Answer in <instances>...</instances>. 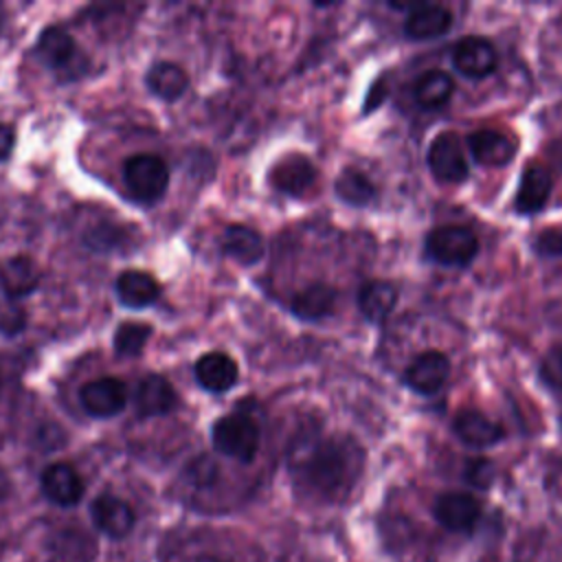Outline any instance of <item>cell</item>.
Masks as SVG:
<instances>
[{"instance_id": "4", "label": "cell", "mask_w": 562, "mask_h": 562, "mask_svg": "<svg viewBox=\"0 0 562 562\" xmlns=\"http://www.w3.org/2000/svg\"><path fill=\"white\" fill-rule=\"evenodd\" d=\"M123 184L136 202L154 204L169 187V167L156 154H134L123 162Z\"/></svg>"}, {"instance_id": "32", "label": "cell", "mask_w": 562, "mask_h": 562, "mask_svg": "<svg viewBox=\"0 0 562 562\" xmlns=\"http://www.w3.org/2000/svg\"><path fill=\"white\" fill-rule=\"evenodd\" d=\"M463 476L474 487H490V483L494 481V465L487 459H472L468 461Z\"/></svg>"}, {"instance_id": "11", "label": "cell", "mask_w": 562, "mask_h": 562, "mask_svg": "<svg viewBox=\"0 0 562 562\" xmlns=\"http://www.w3.org/2000/svg\"><path fill=\"white\" fill-rule=\"evenodd\" d=\"M432 514L448 531L470 533L481 518V503L468 492H443L437 496Z\"/></svg>"}, {"instance_id": "2", "label": "cell", "mask_w": 562, "mask_h": 562, "mask_svg": "<svg viewBox=\"0 0 562 562\" xmlns=\"http://www.w3.org/2000/svg\"><path fill=\"white\" fill-rule=\"evenodd\" d=\"M35 57L61 81H75L88 72V57L75 37L61 26H46L35 44Z\"/></svg>"}, {"instance_id": "8", "label": "cell", "mask_w": 562, "mask_h": 562, "mask_svg": "<svg viewBox=\"0 0 562 562\" xmlns=\"http://www.w3.org/2000/svg\"><path fill=\"white\" fill-rule=\"evenodd\" d=\"M79 402L83 411L92 417H99V419L114 417L127 406V386L119 378L103 375L81 386Z\"/></svg>"}, {"instance_id": "17", "label": "cell", "mask_w": 562, "mask_h": 562, "mask_svg": "<svg viewBox=\"0 0 562 562\" xmlns=\"http://www.w3.org/2000/svg\"><path fill=\"white\" fill-rule=\"evenodd\" d=\"M40 268L26 255H13L0 261V288L7 299L20 301L37 290L40 285Z\"/></svg>"}, {"instance_id": "37", "label": "cell", "mask_w": 562, "mask_h": 562, "mask_svg": "<svg viewBox=\"0 0 562 562\" xmlns=\"http://www.w3.org/2000/svg\"><path fill=\"white\" fill-rule=\"evenodd\" d=\"M193 562H226V560H222V558H217V555H209V553H204V555H198Z\"/></svg>"}, {"instance_id": "35", "label": "cell", "mask_w": 562, "mask_h": 562, "mask_svg": "<svg viewBox=\"0 0 562 562\" xmlns=\"http://www.w3.org/2000/svg\"><path fill=\"white\" fill-rule=\"evenodd\" d=\"M384 94H386V88L382 86V81L380 83H375L373 88H371V92H369V97H367V108H364V112H369V110H373V108H378L380 103H382V99H384Z\"/></svg>"}, {"instance_id": "5", "label": "cell", "mask_w": 562, "mask_h": 562, "mask_svg": "<svg viewBox=\"0 0 562 562\" xmlns=\"http://www.w3.org/2000/svg\"><path fill=\"white\" fill-rule=\"evenodd\" d=\"M426 255L441 266H468L479 252L476 235L459 224L437 226L426 235Z\"/></svg>"}, {"instance_id": "16", "label": "cell", "mask_w": 562, "mask_h": 562, "mask_svg": "<svg viewBox=\"0 0 562 562\" xmlns=\"http://www.w3.org/2000/svg\"><path fill=\"white\" fill-rule=\"evenodd\" d=\"M193 375L204 391L226 393L239 380V369H237V362L228 353L209 351L195 360Z\"/></svg>"}, {"instance_id": "12", "label": "cell", "mask_w": 562, "mask_h": 562, "mask_svg": "<svg viewBox=\"0 0 562 562\" xmlns=\"http://www.w3.org/2000/svg\"><path fill=\"white\" fill-rule=\"evenodd\" d=\"M551 189H553L551 169L538 160L527 162L520 173V184H518L516 200H514L516 213L533 215V213L542 211V206L547 204V200L551 195Z\"/></svg>"}, {"instance_id": "25", "label": "cell", "mask_w": 562, "mask_h": 562, "mask_svg": "<svg viewBox=\"0 0 562 562\" xmlns=\"http://www.w3.org/2000/svg\"><path fill=\"white\" fill-rule=\"evenodd\" d=\"M145 86L154 97L162 101H176L187 92L189 75L173 61H156L145 75Z\"/></svg>"}, {"instance_id": "28", "label": "cell", "mask_w": 562, "mask_h": 562, "mask_svg": "<svg viewBox=\"0 0 562 562\" xmlns=\"http://www.w3.org/2000/svg\"><path fill=\"white\" fill-rule=\"evenodd\" d=\"M149 336H151V325H147V323H138V321L121 323L114 331V338H112L114 351L119 356H125V358L140 356Z\"/></svg>"}, {"instance_id": "9", "label": "cell", "mask_w": 562, "mask_h": 562, "mask_svg": "<svg viewBox=\"0 0 562 562\" xmlns=\"http://www.w3.org/2000/svg\"><path fill=\"white\" fill-rule=\"evenodd\" d=\"M450 59H452L454 70L461 72L463 77L483 79L494 72V68L498 64V53H496L494 44L487 42L485 37L470 35L454 44Z\"/></svg>"}, {"instance_id": "3", "label": "cell", "mask_w": 562, "mask_h": 562, "mask_svg": "<svg viewBox=\"0 0 562 562\" xmlns=\"http://www.w3.org/2000/svg\"><path fill=\"white\" fill-rule=\"evenodd\" d=\"M211 441L213 448L239 463H250L259 452L261 430L252 415L244 411H235L228 415H222L213 428H211Z\"/></svg>"}, {"instance_id": "10", "label": "cell", "mask_w": 562, "mask_h": 562, "mask_svg": "<svg viewBox=\"0 0 562 562\" xmlns=\"http://www.w3.org/2000/svg\"><path fill=\"white\" fill-rule=\"evenodd\" d=\"M450 378V360L437 349H428L411 360L404 371V382L422 395H435Z\"/></svg>"}, {"instance_id": "33", "label": "cell", "mask_w": 562, "mask_h": 562, "mask_svg": "<svg viewBox=\"0 0 562 562\" xmlns=\"http://www.w3.org/2000/svg\"><path fill=\"white\" fill-rule=\"evenodd\" d=\"M187 472H189V476H191V481L195 485H211L215 481V476H217V465L206 454H202L200 459L189 463Z\"/></svg>"}, {"instance_id": "31", "label": "cell", "mask_w": 562, "mask_h": 562, "mask_svg": "<svg viewBox=\"0 0 562 562\" xmlns=\"http://www.w3.org/2000/svg\"><path fill=\"white\" fill-rule=\"evenodd\" d=\"M533 250L540 257H562V228L560 226H549L544 228L536 241H533Z\"/></svg>"}, {"instance_id": "29", "label": "cell", "mask_w": 562, "mask_h": 562, "mask_svg": "<svg viewBox=\"0 0 562 562\" xmlns=\"http://www.w3.org/2000/svg\"><path fill=\"white\" fill-rule=\"evenodd\" d=\"M26 327V312L20 305V301L2 299L0 301V334L2 336H15Z\"/></svg>"}, {"instance_id": "6", "label": "cell", "mask_w": 562, "mask_h": 562, "mask_svg": "<svg viewBox=\"0 0 562 562\" xmlns=\"http://www.w3.org/2000/svg\"><path fill=\"white\" fill-rule=\"evenodd\" d=\"M426 160H428V169L439 182L457 184V182H463L470 173L463 140L454 132L437 134L428 147Z\"/></svg>"}, {"instance_id": "13", "label": "cell", "mask_w": 562, "mask_h": 562, "mask_svg": "<svg viewBox=\"0 0 562 562\" xmlns=\"http://www.w3.org/2000/svg\"><path fill=\"white\" fill-rule=\"evenodd\" d=\"M42 494L59 507H75L83 498V481L79 472L64 461L50 463L40 476Z\"/></svg>"}, {"instance_id": "14", "label": "cell", "mask_w": 562, "mask_h": 562, "mask_svg": "<svg viewBox=\"0 0 562 562\" xmlns=\"http://www.w3.org/2000/svg\"><path fill=\"white\" fill-rule=\"evenodd\" d=\"M90 518L101 533L114 540L125 538L136 522L134 509L114 494H99L90 505Z\"/></svg>"}, {"instance_id": "24", "label": "cell", "mask_w": 562, "mask_h": 562, "mask_svg": "<svg viewBox=\"0 0 562 562\" xmlns=\"http://www.w3.org/2000/svg\"><path fill=\"white\" fill-rule=\"evenodd\" d=\"M397 303V288L386 279H371L358 290V310L369 323H384Z\"/></svg>"}, {"instance_id": "15", "label": "cell", "mask_w": 562, "mask_h": 562, "mask_svg": "<svg viewBox=\"0 0 562 562\" xmlns=\"http://www.w3.org/2000/svg\"><path fill=\"white\" fill-rule=\"evenodd\" d=\"M176 391L160 373H147L138 380L134 391V408L138 417H160L176 408Z\"/></svg>"}, {"instance_id": "18", "label": "cell", "mask_w": 562, "mask_h": 562, "mask_svg": "<svg viewBox=\"0 0 562 562\" xmlns=\"http://www.w3.org/2000/svg\"><path fill=\"white\" fill-rule=\"evenodd\" d=\"M468 149L479 165L503 167L516 156V140L498 130H476L468 136Z\"/></svg>"}, {"instance_id": "20", "label": "cell", "mask_w": 562, "mask_h": 562, "mask_svg": "<svg viewBox=\"0 0 562 562\" xmlns=\"http://www.w3.org/2000/svg\"><path fill=\"white\" fill-rule=\"evenodd\" d=\"M220 248L228 259L237 261L239 266H255L263 257L266 244L259 231L246 224H228L222 231Z\"/></svg>"}, {"instance_id": "30", "label": "cell", "mask_w": 562, "mask_h": 562, "mask_svg": "<svg viewBox=\"0 0 562 562\" xmlns=\"http://www.w3.org/2000/svg\"><path fill=\"white\" fill-rule=\"evenodd\" d=\"M538 375L540 380L555 389V391H562V342L553 345L540 360V367H538Z\"/></svg>"}, {"instance_id": "36", "label": "cell", "mask_w": 562, "mask_h": 562, "mask_svg": "<svg viewBox=\"0 0 562 562\" xmlns=\"http://www.w3.org/2000/svg\"><path fill=\"white\" fill-rule=\"evenodd\" d=\"M11 494V479L9 474L0 468V501H4Z\"/></svg>"}, {"instance_id": "27", "label": "cell", "mask_w": 562, "mask_h": 562, "mask_svg": "<svg viewBox=\"0 0 562 562\" xmlns=\"http://www.w3.org/2000/svg\"><path fill=\"white\" fill-rule=\"evenodd\" d=\"M334 189H336V195L349 204V206H367L375 200L378 191H375V184L371 182V178L360 171V169H353V167H347L338 173L336 182H334Z\"/></svg>"}, {"instance_id": "38", "label": "cell", "mask_w": 562, "mask_h": 562, "mask_svg": "<svg viewBox=\"0 0 562 562\" xmlns=\"http://www.w3.org/2000/svg\"><path fill=\"white\" fill-rule=\"evenodd\" d=\"M0 22H2V4H0Z\"/></svg>"}, {"instance_id": "19", "label": "cell", "mask_w": 562, "mask_h": 562, "mask_svg": "<svg viewBox=\"0 0 562 562\" xmlns=\"http://www.w3.org/2000/svg\"><path fill=\"white\" fill-rule=\"evenodd\" d=\"M452 430L465 446H472V448H490L505 437V430L501 424H496L485 413L474 408L459 411L452 419Z\"/></svg>"}, {"instance_id": "1", "label": "cell", "mask_w": 562, "mask_h": 562, "mask_svg": "<svg viewBox=\"0 0 562 562\" xmlns=\"http://www.w3.org/2000/svg\"><path fill=\"white\" fill-rule=\"evenodd\" d=\"M364 450L351 437H325L312 443L294 465L296 476L321 498L340 501L362 474Z\"/></svg>"}, {"instance_id": "34", "label": "cell", "mask_w": 562, "mask_h": 562, "mask_svg": "<svg viewBox=\"0 0 562 562\" xmlns=\"http://www.w3.org/2000/svg\"><path fill=\"white\" fill-rule=\"evenodd\" d=\"M13 145H15V130H13V125L0 123V162L9 158Z\"/></svg>"}, {"instance_id": "7", "label": "cell", "mask_w": 562, "mask_h": 562, "mask_svg": "<svg viewBox=\"0 0 562 562\" xmlns=\"http://www.w3.org/2000/svg\"><path fill=\"white\" fill-rule=\"evenodd\" d=\"M316 178H318V171L314 162L310 160V156L299 151L281 156L268 171V180L272 189L292 198L305 195L316 184Z\"/></svg>"}, {"instance_id": "23", "label": "cell", "mask_w": 562, "mask_h": 562, "mask_svg": "<svg viewBox=\"0 0 562 562\" xmlns=\"http://www.w3.org/2000/svg\"><path fill=\"white\" fill-rule=\"evenodd\" d=\"M116 294L121 305L130 310H143L156 303L160 296V285L145 270H123L116 277Z\"/></svg>"}, {"instance_id": "21", "label": "cell", "mask_w": 562, "mask_h": 562, "mask_svg": "<svg viewBox=\"0 0 562 562\" xmlns=\"http://www.w3.org/2000/svg\"><path fill=\"white\" fill-rule=\"evenodd\" d=\"M452 26V13L441 7V4H415L406 20H404V33L411 40L424 42V40H435L448 33Z\"/></svg>"}, {"instance_id": "22", "label": "cell", "mask_w": 562, "mask_h": 562, "mask_svg": "<svg viewBox=\"0 0 562 562\" xmlns=\"http://www.w3.org/2000/svg\"><path fill=\"white\" fill-rule=\"evenodd\" d=\"M338 301V292L327 283H310L292 294L290 299V312L301 321H323L327 318Z\"/></svg>"}, {"instance_id": "26", "label": "cell", "mask_w": 562, "mask_h": 562, "mask_svg": "<svg viewBox=\"0 0 562 562\" xmlns=\"http://www.w3.org/2000/svg\"><path fill=\"white\" fill-rule=\"evenodd\" d=\"M452 92H454V81L443 70H428L413 86L415 101L426 110H437L446 105Z\"/></svg>"}]
</instances>
